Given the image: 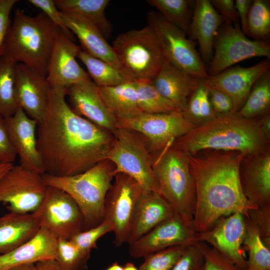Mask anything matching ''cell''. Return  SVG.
Instances as JSON below:
<instances>
[{"mask_svg":"<svg viewBox=\"0 0 270 270\" xmlns=\"http://www.w3.org/2000/svg\"><path fill=\"white\" fill-rule=\"evenodd\" d=\"M66 96V88L50 86L36 130L45 173L60 176L81 174L108 159L114 141L112 133L75 114Z\"/></svg>","mask_w":270,"mask_h":270,"instance_id":"cell-1","label":"cell"},{"mask_svg":"<svg viewBox=\"0 0 270 270\" xmlns=\"http://www.w3.org/2000/svg\"><path fill=\"white\" fill-rule=\"evenodd\" d=\"M246 155L214 151L188 156L196 186L193 226L196 232H208L220 218L236 212L248 218L250 210L258 208L246 198L240 182V166Z\"/></svg>","mask_w":270,"mask_h":270,"instance_id":"cell-2","label":"cell"},{"mask_svg":"<svg viewBox=\"0 0 270 270\" xmlns=\"http://www.w3.org/2000/svg\"><path fill=\"white\" fill-rule=\"evenodd\" d=\"M269 139L258 122L231 112L194 127L172 145L187 156L210 150L239 152L248 155L269 146Z\"/></svg>","mask_w":270,"mask_h":270,"instance_id":"cell-3","label":"cell"},{"mask_svg":"<svg viewBox=\"0 0 270 270\" xmlns=\"http://www.w3.org/2000/svg\"><path fill=\"white\" fill-rule=\"evenodd\" d=\"M61 32L43 12L31 16L16 8L2 57L46 76L51 53Z\"/></svg>","mask_w":270,"mask_h":270,"instance_id":"cell-4","label":"cell"},{"mask_svg":"<svg viewBox=\"0 0 270 270\" xmlns=\"http://www.w3.org/2000/svg\"><path fill=\"white\" fill-rule=\"evenodd\" d=\"M152 156L160 194L176 214L194 228L196 190L188 156L172 144Z\"/></svg>","mask_w":270,"mask_h":270,"instance_id":"cell-5","label":"cell"},{"mask_svg":"<svg viewBox=\"0 0 270 270\" xmlns=\"http://www.w3.org/2000/svg\"><path fill=\"white\" fill-rule=\"evenodd\" d=\"M114 170L113 162L106 159L80 174L60 176L45 173L42 178L46 186L64 191L76 201L84 216V231L103 222L105 199Z\"/></svg>","mask_w":270,"mask_h":270,"instance_id":"cell-6","label":"cell"},{"mask_svg":"<svg viewBox=\"0 0 270 270\" xmlns=\"http://www.w3.org/2000/svg\"><path fill=\"white\" fill-rule=\"evenodd\" d=\"M112 46L122 70L135 80L152 82L166 60L154 32L148 24L118 34Z\"/></svg>","mask_w":270,"mask_h":270,"instance_id":"cell-7","label":"cell"},{"mask_svg":"<svg viewBox=\"0 0 270 270\" xmlns=\"http://www.w3.org/2000/svg\"><path fill=\"white\" fill-rule=\"evenodd\" d=\"M108 159L115 166L114 175L123 173L138 182L144 190L159 192L153 172V158L144 138L132 130L118 128Z\"/></svg>","mask_w":270,"mask_h":270,"instance_id":"cell-8","label":"cell"},{"mask_svg":"<svg viewBox=\"0 0 270 270\" xmlns=\"http://www.w3.org/2000/svg\"><path fill=\"white\" fill-rule=\"evenodd\" d=\"M196 126L181 111L169 113L142 112L131 118L117 120L116 128L135 131L146 140L152 155Z\"/></svg>","mask_w":270,"mask_h":270,"instance_id":"cell-9","label":"cell"},{"mask_svg":"<svg viewBox=\"0 0 270 270\" xmlns=\"http://www.w3.org/2000/svg\"><path fill=\"white\" fill-rule=\"evenodd\" d=\"M106 195L104 218L112 225L116 246L128 242L138 200L144 190L132 178L123 173L114 175Z\"/></svg>","mask_w":270,"mask_h":270,"instance_id":"cell-10","label":"cell"},{"mask_svg":"<svg viewBox=\"0 0 270 270\" xmlns=\"http://www.w3.org/2000/svg\"><path fill=\"white\" fill-rule=\"evenodd\" d=\"M147 20L154 32L166 60L198 78L208 77L194 41L188 38L184 32L167 22L160 13L150 12Z\"/></svg>","mask_w":270,"mask_h":270,"instance_id":"cell-11","label":"cell"},{"mask_svg":"<svg viewBox=\"0 0 270 270\" xmlns=\"http://www.w3.org/2000/svg\"><path fill=\"white\" fill-rule=\"evenodd\" d=\"M40 228L58 238L70 240L83 230L84 218L76 201L64 191L47 186L44 199L33 213Z\"/></svg>","mask_w":270,"mask_h":270,"instance_id":"cell-12","label":"cell"},{"mask_svg":"<svg viewBox=\"0 0 270 270\" xmlns=\"http://www.w3.org/2000/svg\"><path fill=\"white\" fill-rule=\"evenodd\" d=\"M256 56L270 59V42L248 38L239 23L224 24L214 40L208 74L216 75L238 62Z\"/></svg>","mask_w":270,"mask_h":270,"instance_id":"cell-13","label":"cell"},{"mask_svg":"<svg viewBox=\"0 0 270 270\" xmlns=\"http://www.w3.org/2000/svg\"><path fill=\"white\" fill-rule=\"evenodd\" d=\"M47 186L42 174L13 165L0 178V202L10 212L33 213L40 206Z\"/></svg>","mask_w":270,"mask_h":270,"instance_id":"cell-14","label":"cell"},{"mask_svg":"<svg viewBox=\"0 0 270 270\" xmlns=\"http://www.w3.org/2000/svg\"><path fill=\"white\" fill-rule=\"evenodd\" d=\"M199 242L200 233L174 214L130 244L128 250L132 257L138 258L172 246H188Z\"/></svg>","mask_w":270,"mask_h":270,"instance_id":"cell-15","label":"cell"},{"mask_svg":"<svg viewBox=\"0 0 270 270\" xmlns=\"http://www.w3.org/2000/svg\"><path fill=\"white\" fill-rule=\"evenodd\" d=\"M246 218L239 212L220 218L209 231L200 233L204 242L230 259L240 270H246L243 248Z\"/></svg>","mask_w":270,"mask_h":270,"instance_id":"cell-16","label":"cell"},{"mask_svg":"<svg viewBox=\"0 0 270 270\" xmlns=\"http://www.w3.org/2000/svg\"><path fill=\"white\" fill-rule=\"evenodd\" d=\"M270 68V60L266 58L250 67L231 66L216 75L208 76L203 82L229 96L233 102L234 112H238L254 83Z\"/></svg>","mask_w":270,"mask_h":270,"instance_id":"cell-17","label":"cell"},{"mask_svg":"<svg viewBox=\"0 0 270 270\" xmlns=\"http://www.w3.org/2000/svg\"><path fill=\"white\" fill-rule=\"evenodd\" d=\"M50 87L46 76L23 64H16L14 86L16 104L38 124L46 111Z\"/></svg>","mask_w":270,"mask_h":270,"instance_id":"cell-18","label":"cell"},{"mask_svg":"<svg viewBox=\"0 0 270 270\" xmlns=\"http://www.w3.org/2000/svg\"><path fill=\"white\" fill-rule=\"evenodd\" d=\"M4 120L10 140L19 156L20 164L32 172L44 174L37 147L38 122L20 108Z\"/></svg>","mask_w":270,"mask_h":270,"instance_id":"cell-19","label":"cell"},{"mask_svg":"<svg viewBox=\"0 0 270 270\" xmlns=\"http://www.w3.org/2000/svg\"><path fill=\"white\" fill-rule=\"evenodd\" d=\"M268 146L246 155L241 162L239 176L242 192L252 204L270 206V151Z\"/></svg>","mask_w":270,"mask_h":270,"instance_id":"cell-20","label":"cell"},{"mask_svg":"<svg viewBox=\"0 0 270 270\" xmlns=\"http://www.w3.org/2000/svg\"><path fill=\"white\" fill-rule=\"evenodd\" d=\"M66 95L75 114L112 134L116 128L117 118L106 106L90 78L67 87Z\"/></svg>","mask_w":270,"mask_h":270,"instance_id":"cell-21","label":"cell"},{"mask_svg":"<svg viewBox=\"0 0 270 270\" xmlns=\"http://www.w3.org/2000/svg\"><path fill=\"white\" fill-rule=\"evenodd\" d=\"M80 50L74 42L60 32L52 48L48 67L46 78L50 86L67 88L90 78L76 60Z\"/></svg>","mask_w":270,"mask_h":270,"instance_id":"cell-22","label":"cell"},{"mask_svg":"<svg viewBox=\"0 0 270 270\" xmlns=\"http://www.w3.org/2000/svg\"><path fill=\"white\" fill-rule=\"evenodd\" d=\"M60 13L66 27L79 40L83 51L124 70L112 46L93 23L76 13L64 11Z\"/></svg>","mask_w":270,"mask_h":270,"instance_id":"cell-23","label":"cell"},{"mask_svg":"<svg viewBox=\"0 0 270 270\" xmlns=\"http://www.w3.org/2000/svg\"><path fill=\"white\" fill-rule=\"evenodd\" d=\"M224 22L210 0L194 2L192 16L187 32L190 39L197 40L204 64H210L214 54V44Z\"/></svg>","mask_w":270,"mask_h":270,"instance_id":"cell-24","label":"cell"},{"mask_svg":"<svg viewBox=\"0 0 270 270\" xmlns=\"http://www.w3.org/2000/svg\"><path fill=\"white\" fill-rule=\"evenodd\" d=\"M58 238L47 229L41 227L30 240L6 254H0V270L38 262L56 260Z\"/></svg>","mask_w":270,"mask_h":270,"instance_id":"cell-25","label":"cell"},{"mask_svg":"<svg viewBox=\"0 0 270 270\" xmlns=\"http://www.w3.org/2000/svg\"><path fill=\"white\" fill-rule=\"evenodd\" d=\"M200 80L166 60L152 83L160 94L183 112Z\"/></svg>","mask_w":270,"mask_h":270,"instance_id":"cell-26","label":"cell"},{"mask_svg":"<svg viewBox=\"0 0 270 270\" xmlns=\"http://www.w3.org/2000/svg\"><path fill=\"white\" fill-rule=\"evenodd\" d=\"M176 214L159 192L144 190L135 209L128 244Z\"/></svg>","mask_w":270,"mask_h":270,"instance_id":"cell-27","label":"cell"},{"mask_svg":"<svg viewBox=\"0 0 270 270\" xmlns=\"http://www.w3.org/2000/svg\"><path fill=\"white\" fill-rule=\"evenodd\" d=\"M32 213L10 212L0 217V254H6L34 237L40 229Z\"/></svg>","mask_w":270,"mask_h":270,"instance_id":"cell-28","label":"cell"},{"mask_svg":"<svg viewBox=\"0 0 270 270\" xmlns=\"http://www.w3.org/2000/svg\"><path fill=\"white\" fill-rule=\"evenodd\" d=\"M98 88L104 104L117 120L131 118L142 112L138 105L135 80L114 86Z\"/></svg>","mask_w":270,"mask_h":270,"instance_id":"cell-29","label":"cell"},{"mask_svg":"<svg viewBox=\"0 0 270 270\" xmlns=\"http://www.w3.org/2000/svg\"><path fill=\"white\" fill-rule=\"evenodd\" d=\"M60 11L74 12L83 16L93 23L105 38L110 36L112 27L106 16L108 0H54Z\"/></svg>","mask_w":270,"mask_h":270,"instance_id":"cell-30","label":"cell"},{"mask_svg":"<svg viewBox=\"0 0 270 270\" xmlns=\"http://www.w3.org/2000/svg\"><path fill=\"white\" fill-rule=\"evenodd\" d=\"M77 58L85 65L90 78H92V81L97 86H114L134 80L122 70L94 58L81 49Z\"/></svg>","mask_w":270,"mask_h":270,"instance_id":"cell-31","label":"cell"},{"mask_svg":"<svg viewBox=\"0 0 270 270\" xmlns=\"http://www.w3.org/2000/svg\"><path fill=\"white\" fill-rule=\"evenodd\" d=\"M243 248L248 252L246 270H270V248L262 241L256 227L246 218Z\"/></svg>","mask_w":270,"mask_h":270,"instance_id":"cell-32","label":"cell"},{"mask_svg":"<svg viewBox=\"0 0 270 270\" xmlns=\"http://www.w3.org/2000/svg\"><path fill=\"white\" fill-rule=\"evenodd\" d=\"M270 106V70H268L254 83L238 112L244 118H252L268 112Z\"/></svg>","mask_w":270,"mask_h":270,"instance_id":"cell-33","label":"cell"},{"mask_svg":"<svg viewBox=\"0 0 270 270\" xmlns=\"http://www.w3.org/2000/svg\"><path fill=\"white\" fill-rule=\"evenodd\" d=\"M147 2L158 10L167 22L182 30L187 36L193 13L190 6L194 1L148 0Z\"/></svg>","mask_w":270,"mask_h":270,"instance_id":"cell-34","label":"cell"},{"mask_svg":"<svg viewBox=\"0 0 270 270\" xmlns=\"http://www.w3.org/2000/svg\"><path fill=\"white\" fill-rule=\"evenodd\" d=\"M135 84L138 105L142 112L162 114L181 111L172 102L160 94L152 82L135 80Z\"/></svg>","mask_w":270,"mask_h":270,"instance_id":"cell-35","label":"cell"},{"mask_svg":"<svg viewBox=\"0 0 270 270\" xmlns=\"http://www.w3.org/2000/svg\"><path fill=\"white\" fill-rule=\"evenodd\" d=\"M182 112L196 126L208 122L217 116L210 104L208 91L203 79L200 80L197 88L190 97Z\"/></svg>","mask_w":270,"mask_h":270,"instance_id":"cell-36","label":"cell"},{"mask_svg":"<svg viewBox=\"0 0 270 270\" xmlns=\"http://www.w3.org/2000/svg\"><path fill=\"white\" fill-rule=\"evenodd\" d=\"M16 64L4 57L0 60V116L4 118L13 115L18 108L14 92Z\"/></svg>","mask_w":270,"mask_h":270,"instance_id":"cell-37","label":"cell"},{"mask_svg":"<svg viewBox=\"0 0 270 270\" xmlns=\"http://www.w3.org/2000/svg\"><path fill=\"white\" fill-rule=\"evenodd\" d=\"M270 34V1L254 0L248 12L247 35L254 40L267 41Z\"/></svg>","mask_w":270,"mask_h":270,"instance_id":"cell-38","label":"cell"},{"mask_svg":"<svg viewBox=\"0 0 270 270\" xmlns=\"http://www.w3.org/2000/svg\"><path fill=\"white\" fill-rule=\"evenodd\" d=\"M90 253L82 250L70 240L58 238L56 260L60 270H86Z\"/></svg>","mask_w":270,"mask_h":270,"instance_id":"cell-39","label":"cell"},{"mask_svg":"<svg viewBox=\"0 0 270 270\" xmlns=\"http://www.w3.org/2000/svg\"><path fill=\"white\" fill-rule=\"evenodd\" d=\"M188 246L168 248L144 256L139 270H172Z\"/></svg>","mask_w":270,"mask_h":270,"instance_id":"cell-40","label":"cell"},{"mask_svg":"<svg viewBox=\"0 0 270 270\" xmlns=\"http://www.w3.org/2000/svg\"><path fill=\"white\" fill-rule=\"evenodd\" d=\"M112 230L110 223L104 220L96 226L77 234L70 240L82 250L90 253L92 249L96 248L98 240Z\"/></svg>","mask_w":270,"mask_h":270,"instance_id":"cell-41","label":"cell"},{"mask_svg":"<svg viewBox=\"0 0 270 270\" xmlns=\"http://www.w3.org/2000/svg\"><path fill=\"white\" fill-rule=\"evenodd\" d=\"M204 260V270H240L227 257L203 242H199Z\"/></svg>","mask_w":270,"mask_h":270,"instance_id":"cell-42","label":"cell"},{"mask_svg":"<svg viewBox=\"0 0 270 270\" xmlns=\"http://www.w3.org/2000/svg\"><path fill=\"white\" fill-rule=\"evenodd\" d=\"M172 270H204V260L198 242L188 246Z\"/></svg>","mask_w":270,"mask_h":270,"instance_id":"cell-43","label":"cell"},{"mask_svg":"<svg viewBox=\"0 0 270 270\" xmlns=\"http://www.w3.org/2000/svg\"><path fill=\"white\" fill-rule=\"evenodd\" d=\"M246 218L256 227L262 241L270 248V206L250 210Z\"/></svg>","mask_w":270,"mask_h":270,"instance_id":"cell-44","label":"cell"},{"mask_svg":"<svg viewBox=\"0 0 270 270\" xmlns=\"http://www.w3.org/2000/svg\"><path fill=\"white\" fill-rule=\"evenodd\" d=\"M28 2L34 6L42 10V12L66 36L74 42V38L73 34L66 26L60 11L58 10L53 0H28Z\"/></svg>","mask_w":270,"mask_h":270,"instance_id":"cell-45","label":"cell"},{"mask_svg":"<svg viewBox=\"0 0 270 270\" xmlns=\"http://www.w3.org/2000/svg\"><path fill=\"white\" fill-rule=\"evenodd\" d=\"M17 0H0V60L3 56L5 42L11 24L10 13Z\"/></svg>","mask_w":270,"mask_h":270,"instance_id":"cell-46","label":"cell"},{"mask_svg":"<svg viewBox=\"0 0 270 270\" xmlns=\"http://www.w3.org/2000/svg\"><path fill=\"white\" fill-rule=\"evenodd\" d=\"M16 156L8 136L4 118L0 116V163L13 164Z\"/></svg>","mask_w":270,"mask_h":270,"instance_id":"cell-47","label":"cell"},{"mask_svg":"<svg viewBox=\"0 0 270 270\" xmlns=\"http://www.w3.org/2000/svg\"><path fill=\"white\" fill-rule=\"evenodd\" d=\"M206 87L210 104L217 116L234 112L233 102L229 96L221 90Z\"/></svg>","mask_w":270,"mask_h":270,"instance_id":"cell-48","label":"cell"},{"mask_svg":"<svg viewBox=\"0 0 270 270\" xmlns=\"http://www.w3.org/2000/svg\"><path fill=\"white\" fill-rule=\"evenodd\" d=\"M212 6L221 16L224 24L239 23L238 14L234 0H210Z\"/></svg>","mask_w":270,"mask_h":270,"instance_id":"cell-49","label":"cell"},{"mask_svg":"<svg viewBox=\"0 0 270 270\" xmlns=\"http://www.w3.org/2000/svg\"><path fill=\"white\" fill-rule=\"evenodd\" d=\"M252 2L253 0H234V5L240 23L241 30L245 35L248 34V18Z\"/></svg>","mask_w":270,"mask_h":270,"instance_id":"cell-50","label":"cell"},{"mask_svg":"<svg viewBox=\"0 0 270 270\" xmlns=\"http://www.w3.org/2000/svg\"><path fill=\"white\" fill-rule=\"evenodd\" d=\"M36 270H60L56 260H48L36 262Z\"/></svg>","mask_w":270,"mask_h":270,"instance_id":"cell-51","label":"cell"},{"mask_svg":"<svg viewBox=\"0 0 270 270\" xmlns=\"http://www.w3.org/2000/svg\"><path fill=\"white\" fill-rule=\"evenodd\" d=\"M260 127L264 134L270 138V118L269 114L264 116L259 122Z\"/></svg>","mask_w":270,"mask_h":270,"instance_id":"cell-52","label":"cell"},{"mask_svg":"<svg viewBox=\"0 0 270 270\" xmlns=\"http://www.w3.org/2000/svg\"><path fill=\"white\" fill-rule=\"evenodd\" d=\"M7 270H36V264H29L16 266Z\"/></svg>","mask_w":270,"mask_h":270,"instance_id":"cell-53","label":"cell"},{"mask_svg":"<svg viewBox=\"0 0 270 270\" xmlns=\"http://www.w3.org/2000/svg\"><path fill=\"white\" fill-rule=\"evenodd\" d=\"M13 165V164L10 163H0V178L12 167Z\"/></svg>","mask_w":270,"mask_h":270,"instance_id":"cell-54","label":"cell"},{"mask_svg":"<svg viewBox=\"0 0 270 270\" xmlns=\"http://www.w3.org/2000/svg\"><path fill=\"white\" fill-rule=\"evenodd\" d=\"M106 270H123V267L115 262L110 266Z\"/></svg>","mask_w":270,"mask_h":270,"instance_id":"cell-55","label":"cell"},{"mask_svg":"<svg viewBox=\"0 0 270 270\" xmlns=\"http://www.w3.org/2000/svg\"><path fill=\"white\" fill-rule=\"evenodd\" d=\"M123 270H139L135 266L132 262H128L126 263L123 267Z\"/></svg>","mask_w":270,"mask_h":270,"instance_id":"cell-56","label":"cell"}]
</instances>
